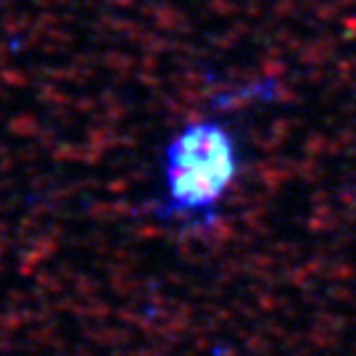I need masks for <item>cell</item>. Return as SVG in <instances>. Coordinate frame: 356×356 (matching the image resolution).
Here are the masks:
<instances>
[{
	"mask_svg": "<svg viewBox=\"0 0 356 356\" xmlns=\"http://www.w3.org/2000/svg\"><path fill=\"white\" fill-rule=\"evenodd\" d=\"M238 172V151L227 129L195 122L166 151V198L177 214H211Z\"/></svg>",
	"mask_w": 356,
	"mask_h": 356,
	"instance_id": "obj_1",
	"label": "cell"
}]
</instances>
